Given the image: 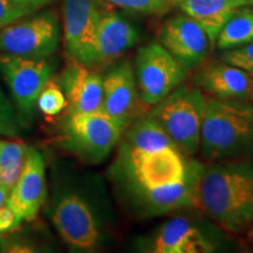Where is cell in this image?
Here are the masks:
<instances>
[{
	"label": "cell",
	"instance_id": "6da1fadb",
	"mask_svg": "<svg viewBox=\"0 0 253 253\" xmlns=\"http://www.w3.org/2000/svg\"><path fill=\"white\" fill-rule=\"evenodd\" d=\"M196 203L224 230L232 233L244 231L253 218V166L249 161H220L203 166Z\"/></svg>",
	"mask_w": 253,
	"mask_h": 253
},
{
	"label": "cell",
	"instance_id": "7a4b0ae2",
	"mask_svg": "<svg viewBox=\"0 0 253 253\" xmlns=\"http://www.w3.org/2000/svg\"><path fill=\"white\" fill-rule=\"evenodd\" d=\"M199 151L209 162L253 160V101L207 96Z\"/></svg>",
	"mask_w": 253,
	"mask_h": 253
},
{
	"label": "cell",
	"instance_id": "3957f363",
	"mask_svg": "<svg viewBox=\"0 0 253 253\" xmlns=\"http://www.w3.org/2000/svg\"><path fill=\"white\" fill-rule=\"evenodd\" d=\"M188 157L176 145L141 150L121 143L114 173L129 192L156 189L185 179L195 163Z\"/></svg>",
	"mask_w": 253,
	"mask_h": 253
},
{
	"label": "cell",
	"instance_id": "277c9868",
	"mask_svg": "<svg viewBox=\"0 0 253 253\" xmlns=\"http://www.w3.org/2000/svg\"><path fill=\"white\" fill-rule=\"evenodd\" d=\"M205 106L207 95L198 87L181 84L155 104L150 114L173 144L186 156H192L199 151Z\"/></svg>",
	"mask_w": 253,
	"mask_h": 253
},
{
	"label": "cell",
	"instance_id": "5b68a950",
	"mask_svg": "<svg viewBox=\"0 0 253 253\" xmlns=\"http://www.w3.org/2000/svg\"><path fill=\"white\" fill-rule=\"evenodd\" d=\"M125 128L106 113H71L65 119L61 144L88 163L103 161L121 141Z\"/></svg>",
	"mask_w": 253,
	"mask_h": 253
},
{
	"label": "cell",
	"instance_id": "8992f818",
	"mask_svg": "<svg viewBox=\"0 0 253 253\" xmlns=\"http://www.w3.org/2000/svg\"><path fill=\"white\" fill-rule=\"evenodd\" d=\"M134 72L138 93L148 107H154L181 86L188 75V68L158 42L138 48Z\"/></svg>",
	"mask_w": 253,
	"mask_h": 253
},
{
	"label": "cell",
	"instance_id": "52a82bcc",
	"mask_svg": "<svg viewBox=\"0 0 253 253\" xmlns=\"http://www.w3.org/2000/svg\"><path fill=\"white\" fill-rule=\"evenodd\" d=\"M59 19L54 12L26 15L0 30V52L28 59H47L60 43Z\"/></svg>",
	"mask_w": 253,
	"mask_h": 253
},
{
	"label": "cell",
	"instance_id": "ba28073f",
	"mask_svg": "<svg viewBox=\"0 0 253 253\" xmlns=\"http://www.w3.org/2000/svg\"><path fill=\"white\" fill-rule=\"evenodd\" d=\"M52 73V65L46 59H28L0 52V74L17 108L25 115L33 112Z\"/></svg>",
	"mask_w": 253,
	"mask_h": 253
},
{
	"label": "cell",
	"instance_id": "9c48e42d",
	"mask_svg": "<svg viewBox=\"0 0 253 253\" xmlns=\"http://www.w3.org/2000/svg\"><path fill=\"white\" fill-rule=\"evenodd\" d=\"M104 8L100 0H63V42L73 61L87 66L95 31Z\"/></svg>",
	"mask_w": 253,
	"mask_h": 253
},
{
	"label": "cell",
	"instance_id": "30bf717a",
	"mask_svg": "<svg viewBox=\"0 0 253 253\" xmlns=\"http://www.w3.org/2000/svg\"><path fill=\"white\" fill-rule=\"evenodd\" d=\"M103 78L102 112L118 121L123 128L145 115L136 84L134 67L129 62L116 65Z\"/></svg>",
	"mask_w": 253,
	"mask_h": 253
},
{
	"label": "cell",
	"instance_id": "8fae6325",
	"mask_svg": "<svg viewBox=\"0 0 253 253\" xmlns=\"http://www.w3.org/2000/svg\"><path fill=\"white\" fill-rule=\"evenodd\" d=\"M52 220L59 235L73 249H94L100 240V229L93 211L77 194H66L59 199Z\"/></svg>",
	"mask_w": 253,
	"mask_h": 253
},
{
	"label": "cell",
	"instance_id": "7c38bea8",
	"mask_svg": "<svg viewBox=\"0 0 253 253\" xmlns=\"http://www.w3.org/2000/svg\"><path fill=\"white\" fill-rule=\"evenodd\" d=\"M160 43L188 69L204 62L212 47L203 27L184 13L167 20L161 30Z\"/></svg>",
	"mask_w": 253,
	"mask_h": 253
},
{
	"label": "cell",
	"instance_id": "4fadbf2b",
	"mask_svg": "<svg viewBox=\"0 0 253 253\" xmlns=\"http://www.w3.org/2000/svg\"><path fill=\"white\" fill-rule=\"evenodd\" d=\"M46 170L42 155L28 148L25 162L15 184L6 199L8 205L23 220H34L46 198Z\"/></svg>",
	"mask_w": 253,
	"mask_h": 253
},
{
	"label": "cell",
	"instance_id": "5bb4252c",
	"mask_svg": "<svg viewBox=\"0 0 253 253\" xmlns=\"http://www.w3.org/2000/svg\"><path fill=\"white\" fill-rule=\"evenodd\" d=\"M138 32L116 12L104 8L91 45L88 67H106L121 58L138 41Z\"/></svg>",
	"mask_w": 253,
	"mask_h": 253
},
{
	"label": "cell",
	"instance_id": "9a60e30c",
	"mask_svg": "<svg viewBox=\"0 0 253 253\" xmlns=\"http://www.w3.org/2000/svg\"><path fill=\"white\" fill-rule=\"evenodd\" d=\"M59 84L67 100L68 112L94 113L102 110L103 78L94 68L71 60L60 77Z\"/></svg>",
	"mask_w": 253,
	"mask_h": 253
},
{
	"label": "cell",
	"instance_id": "2e32d148",
	"mask_svg": "<svg viewBox=\"0 0 253 253\" xmlns=\"http://www.w3.org/2000/svg\"><path fill=\"white\" fill-rule=\"evenodd\" d=\"M202 167L201 163L195 161L189 175L183 181L156 189L136 190L130 191V194L141 210L153 216L196 207V190Z\"/></svg>",
	"mask_w": 253,
	"mask_h": 253
},
{
	"label": "cell",
	"instance_id": "e0dca14e",
	"mask_svg": "<svg viewBox=\"0 0 253 253\" xmlns=\"http://www.w3.org/2000/svg\"><path fill=\"white\" fill-rule=\"evenodd\" d=\"M252 77L243 69L221 61L202 68L195 84L209 97L219 100H248L251 95Z\"/></svg>",
	"mask_w": 253,
	"mask_h": 253
},
{
	"label": "cell",
	"instance_id": "ac0fdd59",
	"mask_svg": "<svg viewBox=\"0 0 253 253\" xmlns=\"http://www.w3.org/2000/svg\"><path fill=\"white\" fill-rule=\"evenodd\" d=\"M214 245L210 239L184 217L167 221L155 237V253H205L211 252Z\"/></svg>",
	"mask_w": 253,
	"mask_h": 253
},
{
	"label": "cell",
	"instance_id": "d6986e66",
	"mask_svg": "<svg viewBox=\"0 0 253 253\" xmlns=\"http://www.w3.org/2000/svg\"><path fill=\"white\" fill-rule=\"evenodd\" d=\"M171 2L203 27L212 47L227 19L237 8L243 7L242 0H171Z\"/></svg>",
	"mask_w": 253,
	"mask_h": 253
},
{
	"label": "cell",
	"instance_id": "ffe728a7",
	"mask_svg": "<svg viewBox=\"0 0 253 253\" xmlns=\"http://www.w3.org/2000/svg\"><path fill=\"white\" fill-rule=\"evenodd\" d=\"M120 142L126 147L141 150H156L175 145L150 113L136 119L126 126Z\"/></svg>",
	"mask_w": 253,
	"mask_h": 253
},
{
	"label": "cell",
	"instance_id": "44dd1931",
	"mask_svg": "<svg viewBox=\"0 0 253 253\" xmlns=\"http://www.w3.org/2000/svg\"><path fill=\"white\" fill-rule=\"evenodd\" d=\"M253 41V9L237 8L220 28L214 46L227 50Z\"/></svg>",
	"mask_w": 253,
	"mask_h": 253
},
{
	"label": "cell",
	"instance_id": "7402d4cb",
	"mask_svg": "<svg viewBox=\"0 0 253 253\" xmlns=\"http://www.w3.org/2000/svg\"><path fill=\"white\" fill-rule=\"evenodd\" d=\"M28 147L23 141H9L0 138V184L9 190L15 184Z\"/></svg>",
	"mask_w": 253,
	"mask_h": 253
},
{
	"label": "cell",
	"instance_id": "603a6c76",
	"mask_svg": "<svg viewBox=\"0 0 253 253\" xmlns=\"http://www.w3.org/2000/svg\"><path fill=\"white\" fill-rule=\"evenodd\" d=\"M37 104L41 113L47 116H55L67 108V100L60 84L49 79L40 91Z\"/></svg>",
	"mask_w": 253,
	"mask_h": 253
},
{
	"label": "cell",
	"instance_id": "cb8c5ba5",
	"mask_svg": "<svg viewBox=\"0 0 253 253\" xmlns=\"http://www.w3.org/2000/svg\"><path fill=\"white\" fill-rule=\"evenodd\" d=\"M110 4L144 15L163 14L172 6L171 0H108Z\"/></svg>",
	"mask_w": 253,
	"mask_h": 253
},
{
	"label": "cell",
	"instance_id": "d4e9b609",
	"mask_svg": "<svg viewBox=\"0 0 253 253\" xmlns=\"http://www.w3.org/2000/svg\"><path fill=\"white\" fill-rule=\"evenodd\" d=\"M19 123L11 101L0 86V135L5 137H17Z\"/></svg>",
	"mask_w": 253,
	"mask_h": 253
},
{
	"label": "cell",
	"instance_id": "484cf974",
	"mask_svg": "<svg viewBox=\"0 0 253 253\" xmlns=\"http://www.w3.org/2000/svg\"><path fill=\"white\" fill-rule=\"evenodd\" d=\"M221 61L243 69L253 78V41L225 50L221 55Z\"/></svg>",
	"mask_w": 253,
	"mask_h": 253
},
{
	"label": "cell",
	"instance_id": "4316f807",
	"mask_svg": "<svg viewBox=\"0 0 253 253\" xmlns=\"http://www.w3.org/2000/svg\"><path fill=\"white\" fill-rule=\"evenodd\" d=\"M37 11L36 8L17 4L11 0H0V30Z\"/></svg>",
	"mask_w": 253,
	"mask_h": 253
},
{
	"label": "cell",
	"instance_id": "83f0119b",
	"mask_svg": "<svg viewBox=\"0 0 253 253\" xmlns=\"http://www.w3.org/2000/svg\"><path fill=\"white\" fill-rule=\"evenodd\" d=\"M21 221L23 219L6 203L0 208V235H6L18 230Z\"/></svg>",
	"mask_w": 253,
	"mask_h": 253
},
{
	"label": "cell",
	"instance_id": "f1b7e54d",
	"mask_svg": "<svg viewBox=\"0 0 253 253\" xmlns=\"http://www.w3.org/2000/svg\"><path fill=\"white\" fill-rule=\"evenodd\" d=\"M11 1L17 2V4L20 5H25V6H30V7H33L36 9H40L43 6L50 4L54 0H11Z\"/></svg>",
	"mask_w": 253,
	"mask_h": 253
},
{
	"label": "cell",
	"instance_id": "f546056e",
	"mask_svg": "<svg viewBox=\"0 0 253 253\" xmlns=\"http://www.w3.org/2000/svg\"><path fill=\"white\" fill-rule=\"evenodd\" d=\"M8 194H9V189L0 184V208L6 203V199H7Z\"/></svg>",
	"mask_w": 253,
	"mask_h": 253
},
{
	"label": "cell",
	"instance_id": "4dcf8cb0",
	"mask_svg": "<svg viewBox=\"0 0 253 253\" xmlns=\"http://www.w3.org/2000/svg\"><path fill=\"white\" fill-rule=\"evenodd\" d=\"M243 6H253V0H242Z\"/></svg>",
	"mask_w": 253,
	"mask_h": 253
},
{
	"label": "cell",
	"instance_id": "1f68e13d",
	"mask_svg": "<svg viewBox=\"0 0 253 253\" xmlns=\"http://www.w3.org/2000/svg\"><path fill=\"white\" fill-rule=\"evenodd\" d=\"M250 100L253 101V79H252V88H251V95H250Z\"/></svg>",
	"mask_w": 253,
	"mask_h": 253
},
{
	"label": "cell",
	"instance_id": "d6a6232c",
	"mask_svg": "<svg viewBox=\"0 0 253 253\" xmlns=\"http://www.w3.org/2000/svg\"><path fill=\"white\" fill-rule=\"evenodd\" d=\"M250 227H251V231H252V235H253V218H252L251 223H250Z\"/></svg>",
	"mask_w": 253,
	"mask_h": 253
}]
</instances>
